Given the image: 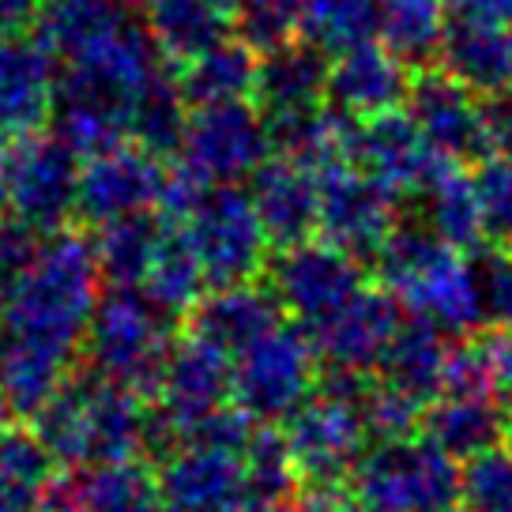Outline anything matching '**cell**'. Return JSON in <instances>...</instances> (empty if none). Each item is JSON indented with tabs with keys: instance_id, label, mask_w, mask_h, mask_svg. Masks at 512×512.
Here are the masks:
<instances>
[{
	"instance_id": "6da1fadb",
	"label": "cell",
	"mask_w": 512,
	"mask_h": 512,
	"mask_svg": "<svg viewBox=\"0 0 512 512\" xmlns=\"http://www.w3.org/2000/svg\"><path fill=\"white\" fill-rule=\"evenodd\" d=\"M98 272L95 245L72 230H57L42 241L31 272L0 305V328L12 339L42 343L49 351L76 354L83 343L98 305Z\"/></svg>"
},
{
	"instance_id": "7a4b0ae2",
	"label": "cell",
	"mask_w": 512,
	"mask_h": 512,
	"mask_svg": "<svg viewBox=\"0 0 512 512\" xmlns=\"http://www.w3.org/2000/svg\"><path fill=\"white\" fill-rule=\"evenodd\" d=\"M144 396L98 373L68 377L34 418V433L64 467H98L136 460L147 445Z\"/></svg>"
},
{
	"instance_id": "3957f363",
	"label": "cell",
	"mask_w": 512,
	"mask_h": 512,
	"mask_svg": "<svg viewBox=\"0 0 512 512\" xmlns=\"http://www.w3.org/2000/svg\"><path fill=\"white\" fill-rule=\"evenodd\" d=\"M381 287L418 320H430L448 336H471L486 328L467 275V253L448 245L430 226H396L373 256Z\"/></svg>"
},
{
	"instance_id": "277c9868",
	"label": "cell",
	"mask_w": 512,
	"mask_h": 512,
	"mask_svg": "<svg viewBox=\"0 0 512 512\" xmlns=\"http://www.w3.org/2000/svg\"><path fill=\"white\" fill-rule=\"evenodd\" d=\"M170 324L174 320L140 287H110L98 298L83 336L87 369L140 396H159L162 369L177 343Z\"/></svg>"
},
{
	"instance_id": "5b68a950",
	"label": "cell",
	"mask_w": 512,
	"mask_h": 512,
	"mask_svg": "<svg viewBox=\"0 0 512 512\" xmlns=\"http://www.w3.org/2000/svg\"><path fill=\"white\" fill-rule=\"evenodd\" d=\"M351 479L358 497L377 512H456L464 505L460 460L430 437L377 441Z\"/></svg>"
},
{
	"instance_id": "8992f818",
	"label": "cell",
	"mask_w": 512,
	"mask_h": 512,
	"mask_svg": "<svg viewBox=\"0 0 512 512\" xmlns=\"http://www.w3.org/2000/svg\"><path fill=\"white\" fill-rule=\"evenodd\" d=\"M317 343L302 324H279L234 354V403L256 422L290 418L317 392Z\"/></svg>"
},
{
	"instance_id": "52a82bcc",
	"label": "cell",
	"mask_w": 512,
	"mask_h": 512,
	"mask_svg": "<svg viewBox=\"0 0 512 512\" xmlns=\"http://www.w3.org/2000/svg\"><path fill=\"white\" fill-rule=\"evenodd\" d=\"M181 226L211 287L253 283L268 268L272 241L253 208V196L241 185H208Z\"/></svg>"
},
{
	"instance_id": "ba28073f",
	"label": "cell",
	"mask_w": 512,
	"mask_h": 512,
	"mask_svg": "<svg viewBox=\"0 0 512 512\" xmlns=\"http://www.w3.org/2000/svg\"><path fill=\"white\" fill-rule=\"evenodd\" d=\"M80 174V155L57 132H23L8 155V208L38 234H57L80 208Z\"/></svg>"
},
{
	"instance_id": "9c48e42d",
	"label": "cell",
	"mask_w": 512,
	"mask_h": 512,
	"mask_svg": "<svg viewBox=\"0 0 512 512\" xmlns=\"http://www.w3.org/2000/svg\"><path fill=\"white\" fill-rule=\"evenodd\" d=\"M177 155L181 166L204 185H238L241 177H253L260 162L272 159L264 110L249 98L192 106Z\"/></svg>"
},
{
	"instance_id": "30bf717a",
	"label": "cell",
	"mask_w": 512,
	"mask_h": 512,
	"mask_svg": "<svg viewBox=\"0 0 512 512\" xmlns=\"http://www.w3.org/2000/svg\"><path fill=\"white\" fill-rule=\"evenodd\" d=\"M283 437L305 486H339L343 479H351L373 441L362 407L320 392H313L287 418Z\"/></svg>"
},
{
	"instance_id": "8fae6325",
	"label": "cell",
	"mask_w": 512,
	"mask_h": 512,
	"mask_svg": "<svg viewBox=\"0 0 512 512\" xmlns=\"http://www.w3.org/2000/svg\"><path fill=\"white\" fill-rule=\"evenodd\" d=\"M362 287V264L324 238L290 245L272 260V290L283 302V313H290L305 332L324 324Z\"/></svg>"
},
{
	"instance_id": "7c38bea8",
	"label": "cell",
	"mask_w": 512,
	"mask_h": 512,
	"mask_svg": "<svg viewBox=\"0 0 512 512\" xmlns=\"http://www.w3.org/2000/svg\"><path fill=\"white\" fill-rule=\"evenodd\" d=\"M407 117L418 125L433 147L437 159L448 162H482L490 159V136H486V102L464 87L456 76H448L445 68H426L411 80Z\"/></svg>"
},
{
	"instance_id": "4fadbf2b",
	"label": "cell",
	"mask_w": 512,
	"mask_h": 512,
	"mask_svg": "<svg viewBox=\"0 0 512 512\" xmlns=\"http://www.w3.org/2000/svg\"><path fill=\"white\" fill-rule=\"evenodd\" d=\"M320 181V223L317 234L354 260H373L396 230V196L384 192L354 162L317 174Z\"/></svg>"
},
{
	"instance_id": "5bb4252c",
	"label": "cell",
	"mask_w": 512,
	"mask_h": 512,
	"mask_svg": "<svg viewBox=\"0 0 512 512\" xmlns=\"http://www.w3.org/2000/svg\"><path fill=\"white\" fill-rule=\"evenodd\" d=\"M162 155L140 144H117L102 155H91L80 174V208L76 215L87 223H113L125 215H147L159 208L166 189Z\"/></svg>"
},
{
	"instance_id": "9a60e30c",
	"label": "cell",
	"mask_w": 512,
	"mask_h": 512,
	"mask_svg": "<svg viewBox=\"0 0 512 512\" xmlns=\"http://www.w3.org/2000/svg\"><path fill=\"white\" fill-rule=\"evenodd\" d=\"M159 494L170 512H256L241 452L211 445L174 448L162 460Z\"/></svg>"
},
{
	"instance_id": "2e32d148",
	"label": "cell",
	"mask_w": 512,
	"mask_h": 512,
	"mask_svg": "<svg viewBox=\"0 0 512 512\" xmlns=\"http://www.w3.org/2000/svg\"><path fill=\"white\" fill-rule=\"evenodd\" d=\"M226 400H234V358L192 332L177 339L159 384V411L170 418L177 445L192 422L226 407Z\"/></svg>"
},
{
	"instance_id": "e0dca14e",
	"label": "cell",
	"mask_w": 512,
	"mask_h": 512,
	"mask_svg": "<svg viewBox=\"0 0 512 512\" xmlns=\"http://www.w3.org/2000/svg\"><path fill=\"white\" fill-rule=\"evenodd\" d=\"M437 162L441 159L433 155V147L407 117V110L377 113L358 125L354 166L373 177L384 192H392L396 200H411L426 189Z\"/></svg>"
},
{
	"instance_id": "ac0fdd59",
	"label": "cell",
	"mask_w": 512,
	"mask_h": 512,
	"mask_svg": "<svg viewBox=\"0 0 512 512\" xmlns=\"http://www.w3.org/2000/svg\"><path fill=\"white\" fill-rule=\"evenodd\" d=\"M403 328V305L392 290L362 287L351 302L317 324L309 336L328 366L373 369L388 351V343Z\"/></svg>"
},
{
	"instance_id": "d6986e66",
	"label": "cell",
	"mask_w": 512,
	"mask_h": 512,
	"mask_svg": "<svg viewBox=\"0 0 512 512\" xmlns=\"http://www.w3.org/2000/svg\"><path fill=\"white\" fill-rule=\"evenodd\" d=\"M57 106V64L38 38L0 34V132H38Z\"/></svg>"
},
{
	"instance_id": "ffe728a7",
	"label": "cell",
	"mask_w": 512,
	"mask_h": 512,
	"mask_svg": "<svg viewBox=\"0 0 512 512\" xmlns=\"http://www.w3.org/2000/svg\"><path fill=\"white\" fill-rule=\"evenodd\" d=\"M249 196L268 230V241L279 249L302 245L317 234L320 223V181L317 174L294 159L272 155L249 177Z\"/></svg>"
},
{
	"instance_id": "44dd1931",
	"label": "cell",
	"mask_w": 512,
	"mask_h": 512,
	"mask_svg": "<svg viewBox=\"0 0 512 512\" xmlns=\"http://www.w3.org/2000/svg\"><path fill=\"white\" fill-rule=\"evenodd\" d=\"M411 72L396 49L384 42H362L336 53L332 76H328V102L351 113L358 121L377 113L400 110L411 91Z\"/></svg>"
},
{
	"instance_id": "7402d4cb",
	"label": "cell",
	"mask_w": 512,
	"mask_h": 512,
	"mask_svg": "<svg viewBox=\"0 0 512 512\" xmlns=\"http://www.w3.org/2000/svg\"><path fill=\"white\" fill-rule=\"evenodd\" d=\"M283 324V302L272 287L260 283H234V287H211L200 305L189 313V332L204 343L226 351L230 358L253 347L260 336Z\"/></svg>"
},
{
	"instance_id": "603a6c76",
	"label": "cell",
	"mask_w": 512,
	"mask_h": 512,
	"mask_svg": "<svg viewBox=\"0 0 512 512\" xmlns=\"http://www.w3.org/2000/svg\"><path fill=\"white\" fill-rule=\"evenodd\" d=\"M441 68L471 87L475 95L494 98L512 91V27L509 23H471L448 19L445 38L437 46Z\"/></svg>"
},
{
	"instance_id": "cb8c5ba5",
	"label": "cell",
	"mask_w": 512,
	"mask_h": 512,
	"mask_svg": "<svg viewBox=\"0 0 512 512\" xmlns=\"http://www.w3.org/2000/svg\"><path fill=\"white\" fill-rule=\"evenodd\" d=\"M238 0H144V27L166 61L185 64L234 31Z\"/></svg>"
},
{
	"instance_id": "d4e9b609",
	"label": "cell",
	"mask_w": 512,
	"mask_h": 512,
	"mask_svg": "<svg viewBox=\"0 0 512 512\" xmlns=\"http://www.w3.org/2000/svg\"><path fill=\"white\" fill-rule=\"evenodd\" d=\"M422 430L456 460H475L509 437V411L494 396H437L422 415Z\"/></svg>"
},
{
	"instance_id": "484cf974",
	"label": "cell",
	"mask_w": 512,
	"mask_h": 512,
	"mask_svg": "<svg viewBox=\"0 0 512 512\" xmlns=\"http://www.w3.org/2000/svg\"><path fill=\"white\" fill-rule=\"evenodd\" d=\"M332 61L313 42H290V46L264 53L256 68V106L264 113H287L320 106L328 98Z\"/></svg>"
},
{
	"instance_id": "4316f807",
	"label": "cell",
	"mask_w": 512,
	"mask_h": 512,
	"mask_svg": "<svg viewBox=\"0 0 512 512\" xmlns=\"http://www.w3.org/2000/svg\"><path fill=\"white\" fill-rule=\"evenodd\" d=\"M448 358H452L448 332H441L430 320L415 317L403 320V328L388 343V351L381 354L377 369H381V381L396 384L400 392L415 396L426 407L445 392Z\"/></svg>"
},
{
	"instance_id": "83f0119b",
	"label": "cell",
	"mask_w": 512,
	"mask_h": 512,
	"mask_svg": "<svg viewBox=\"0 0 512 512\" xmlns=\"http://www.w3.org/2000/svg\"><path fill=\"white\" fill-rule=\"evenodd\" d=\"M422 196V211H426V226L433 234H441L448 245L456 249H475L486 241V223H482L479 189H475V174H467L460 162L441 159L437 170L430 174Z\"/></svg>"
},
{
	"instance_id": "f1b7e54d",
	"label": "cell",
	"mask_w": 512,
	"mask_h": 512,
	"mask_svg": "<svg viewBox=\"0 0 512 512\" xmlns=\"http://www.w3.org/2000/svg\"><path fill=\"white\" fill-rule=\"evenodd\" d=\"M64 494L76 512H170L159 479L136 460L83 467V475L64 479Z\"/></svg>"
},
{
	"instance_id": "f546056e",
	"label": "cell",
	"mask_w": 512,
	"mask_h": 512,
	"mask_svg": "<svg viewBox=\"0 0 512 512\" xmlns=\"http://www.w3.org/2000/svg\"><path fill=\"white\" fill-rule=\"evenodd\" d=\"M68 381V354L49 351L42 343L12 339L0 358V400L19 418H38Z\"/></svg>"
},
{
	"instance_id": "4dcf8cb0",
	"label": "cell",
	"mask_w": 512,
	"mask_h": 512,
	"mask_svg": "<svg viewBox=\"0 0 512 512\" xmlns=\"http://www.w3.org/2000/svg\"><path fill=\"white\" fill-rule=\"evenodd\" d=\"M256 53L245 42H219L200 57L181 64L177 83L189 106H215V102H245L256 91Z\"/></svg>"
},
{
	"instance_id": "1f68e13d",
	"label": "cell",
	"mask_w": 512,
	"mask_h": 512,
	"mask_svg": "<svg viewBox=\"0 0 512 512\" xmlns=\"http://www.w3.org/2000/svg\"><path fill=\"white\" fill-rule=\"evenodd\" d=\"M128 19V0H42L34 31L53 57L68 61Z\"/></svg>"
},
{
	"instance_id": "d6a6232c",
	"label": "cell",
	"mask_w": 512,
	"mask_h": 512,
	"mask_svg": "<svg viewBox=\"0 0 512 512\" xmlns=\"http://www.w3.org/2000/svg\"><path fill=\"white\" fill-rule=\"evenodd\" d=\"M162 238H166V226L155 211L102 223L95 230V241H91L102 279L110 287H140L151 260L159 253Z\"/></svg>"
},
{
	"instance_id": "836d02e7",
	"label": "cell",
	"mask_w": 512,
	"mask_h": 512,
	"mask_svg": "<svg viewBox=\"0 0 512 512\" xmlns=\"http://www.w3.org/2000/svg\"><path fill=\"white\" fill-rule=\"evenodd\" d=\"M208 287L211 283L208 275H204V264H200L196 249L185 238V230L181 234L166 230V238H162L159 253L151 260L140 290L159 305L166 317L177 320V317H189L192 309L200 305V298L208 294Z\"/></svg>"
},
{
	"instance_id": "e575fe53",
	"label": "cell",
	"mask_w": 512,
	"mask_h": 512,
	"mask_svg": "<svg viewBox=\"0 0 512 512\" xmlns=\"http://www.w3.org/2000/svg\"><path fill=\"white\" fill-rule=\"evenodd\" d=\"M377 38L403 61H422L437 53L448 27V0H373Z\"/></svg>"
},
{
	"instance_id": "d590c367",
	"label": "cell",
	"mask_w": 512,
	"mask_h": 512,
	"mask_svg": "<svg viewBox=\"0 0 512 512\" xmlns=\"http://www.w3.org/2000/svg\"><path fill=\"white\" fill-rule=\"evenodd\" d=\"M189 98L181 91L177 76L159 72L147 83L136 110H132V140L155 155H170L185 140V125H189Z\"/></svg>"
},
{
	"instance_id": "8d00e7d4",
	"label": "cell",
	"mask_w": 512,
	"mask_h": 512,
	"mask_svg": "<svg viewBox=\"0 0 512 512\" xmlns=\"http://www.w3.org/2000/svg\"><path fill=\"white\" fill-rule=\"evenodd\" d=\"M302 4L305 42L324 53H343L351 46L373 42L377 34V8L373 0H298Z\"/></svg>"
},
{
	"instance_id": "74e56055",
	"label": "cell",
	"mask_w": 512,
	"mask_h": 512,
	"mask_svg": "<svg viewBox=\"0 0 512 512\" xmlns=\"http://www.w3.org/2000/svg\"><path fill=\"white\" fill-rule=\"evenodd\" d=\"M241 460H245V479H249V497H253L256 512L272 509L279 501H290L294 482L302 475H298V464L290 456L283 433L272 430V426H256L253 441L241 452Z\"/></svg>"
},
{
	"instance_id": "f35d334b",
	"label": "cell",
	"mask_w": 512,
	"mask_h": 512,
	"mask_svg": "<svg viewBox=\"0 0 512 512\" xmlns=\"http://www.w3.org/2000/svg\"><path fill=\"white\" fill-rule=\"evenodd\" d=\"M467 275L486 328L512 324V249L482 241L467 249Z\"/></svg>"
},
{
	"instance_id": "ab89813d",
	"label": "cell",
	"mask_w": 512,
	"mask_h": 512,
	"mask_svg": "<svg viewBox=\"0 0 512 512\" xmlns=\"http://www.w3.org/2000/svg\"><path fill=\"white\" fill-rule=\"evenodd\" d=\"M238 42L253 49L256 57L298 42L302 34V4L298 0H238L234 16Z\"/></svg>"
},
{
	"instance_id": "60d3db41",
	"label": "cell",
	"mask_w": 512,
	"mask_h": 512,
	"mask_svg": "<svg viewBox=\"0 0 512 512\" xmlns=\"http://www.w3.org/2000/svg\"><path fill=\"white\" fill-rule=\"evenodd\" d=\"M467 512H512V445L490 448L464 467Z\"/></svg>"
},
{
	"instance_id": "b9f144b4",
	"label": "cell",
	"mask_w": 512,
	"mask_h": 512,
	"mask_svg": "<svg viewBox=\"0 0 512 512\" xmlns=\"http://www.w3.org/2000/svg\"><path fill=\"white\" fill-rule=\"evenodd\" d=\"M422 415H426L422 403L388 381H373V392L366 396V407H362V418H366L373 441L415 437V430L422 426Z\"/></svg>"
},
{
	"instance_id": "7bdbcfd3",
	"label": "cell",
	"mask_w": 512,
	"mask_h": 512,
	"mask_svg": "<svg viewBox=\"0 0 512 512\" xmlns=\"http://www.w3.org/2000/svg\"><path fill=\"white\" fill-rule=\"evenodd\" d=\"M475 189H479L486 241L512 249V162L482 159L475 170Z\"/></svg>"
},
{
	"instance_id": "ee69618b",
	"label": "cell",
	"mask_w": 512,
	"mask_h": 512,
	"mask_svg": "<svg viewBox=\"0 0 512 512\" xmlns=\"http://www.w3.org/2000/svg\"><path fill=\"white\" fill-rule=\"evenodd\" d=\"M38 249H42L38 230H31L16 215H0V305L19 287V279L31 272Z\"/></svg>"
},
{
	"instance_id": "f6af8a7d",
	"label": "cell",
	"mask_w": 512,
	"mask_h": 512,
	"mask_svg": "<svg viewBox=\"0 0 512 512\" xmlns=\"http://www.w3.org/2000/svg\"><path fill=\"white\" fill-rule=\"evenodd\" d=\"M482 343V354H486V373H490V392L494 400L512 411V324L505 328H490Z\"/></svg>"
},
{
	"instance_id": "bcb514c9",
	"label": "cell",
	"mask_w": 512,
	"mask_h": 512,
	"mask_svg": "<svg viewBox=\"0 0 512 512\" xmlns=\"http://www.w3.org/2000/svg\"><path fill=\"white\" fill-rule=\"evenodd\" d=\"M46 490L42 482H31L0 467V512H46Z\"/></svg>"
},
{
	"instance_id": "7dc6e473",
	"label": "cell",
	"mask_w": 512,
	"mask_h": 512,
	"mask_svg": "<svg viewBox=\"0 0 512 512\" xmlns=\"http://www.w3.org/2000/svg\"><path fill=\"white\" fill-rule=\"evenodd\" d=\"M486 136L490 155L512 162V91H501L486 102Z\"/></svg>"
},
{
	"instance_id": "c3c4849f",
	"label": "cell",
	"mask_w": 512,
	"mask_h": 512,
	"mask_svg": "<svg viewBox=\"0 0 512 512\" xmlns=\"http://www.w3.org/2000/svg\"><path fill=\"white\" fill-rule=\"evenodd\" d=\"M448 19H471V23H509L512 0H448Z\"/></svg>"
},
{
	"instance_id": "681fc988",
	"label": "cell",
	"mask_w": 512,
	"mask_h": 512,
	"mask_svg": "<svg viewBox=\"0 0 512 512\" xmlns=\"http://www.w3.org/2000/svg\"><path fill=\"white\" fill-rule=\"evenodd\" d=\"M42 0H0V34H23L38 16Z\"/></svg>"
},
{
	"instance_id": "f907efd6",
	"label": "cell",
	"mask_w": 512,
	"mask_h": 512,
	"mask_svg": "<svg viewBox=\"0 0 512 512\" xmlns=\"http://www.w3.org/2000/svg\"><path fill=\"white\" fill-rule=\"evenodd\" d=\"M8 155H12V147L4 144V132H0V215L8 208Z\"/></svg>"
},
{
	"instance_id": "816d5d0a",
	"label": "cell",
	"mask_w": 512,
	"mask_h": 512,
	"mask_svg": "<svg viewBox=\"0 0 512 512\" xmlns=\"http://www.w3.org/2000/svg\"><path fill=\"white\" fill-rule=\"evenodd\" d=\"M324 512H377V509H369L366 501H362V497H339L336 505H332V509H324Z\"/></svg>"
},
{
	"instance_id": "f5cc1de1",
	"label": "cell",
	"mask_w": 512,
	"mask_h": 512,
	"mask_svg": "<svg viewBox=\"0 0 512 512\" xmlns=\"http://www.w3.org/2000/svg\"><path fill=\"white\" fill-rule=\"evenodd\" d=\"M264 512H313L305 501H279V505H272V509H264Z\"/></svg>"
},
{
	"instance_id": "db71d44e",
	"label": "cell",
	"mask_w": 512,
	"mask_h": 512,
	"mask_svg": "<svg viewBox=\"0 0 512 512\" xmlns=\"http://www.w3.org/2000/svg\"><path fill=\"white\" fill-rule=\"evenodd\" d=\"M8 415H12V411H8V403L0 400V433L8 430V426H4V422H8Z\"/></svg>"
},
{
	"instance_id": "11a10c76",
	"label": "cell",
	"mask_w": 512,
	"mask_h": 512,
	"mask_svg": "<svg viewBox=\"0 0 512 512\" xmlns=\"http://www.w3.org/2000/svg\"><path fill=\"white\" fill-rule=\"evenodd\" d=\"M53 512H76V509H53Z\"/></svg>"
},
{
	"instance_id": "9f6ffc18",
	"label": "cell",
	"mask_w": 512,
	"mask_h": 512,
	"mask_svg": "<svg viewBox=\"0 0 512 512\" xmlns=\"http://www.w3.org/2000/svg\"><path fill=\"white\" fill-rule=\"evenodd\" d=\"M456 512H467V509H464V505H460V509H456Z\"/></svg>"
},
{
	"instance_id": "6f0895ef",
	"label": "cell",
	"mask_w": 512,
	"mask_h": 512,
	"mask_svg": "<svg viewBox=\"0 0 512 512\" xmlns=\"http://www.w3.org/2000/svg\"><path fill=\"white\" fill-rule=\"evenodd\" d=\"M509 445H512V430H509Z\"/></svg>"
}]
</instances>
